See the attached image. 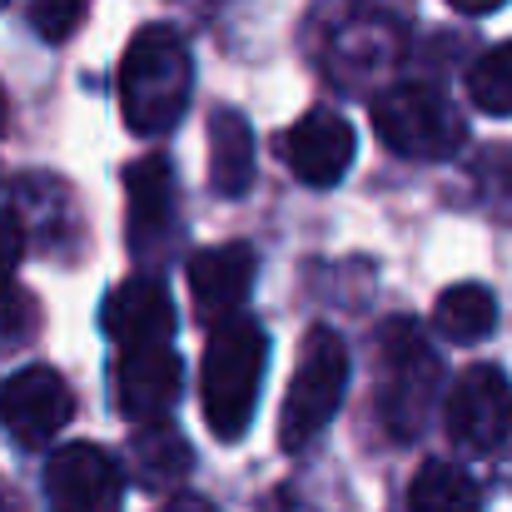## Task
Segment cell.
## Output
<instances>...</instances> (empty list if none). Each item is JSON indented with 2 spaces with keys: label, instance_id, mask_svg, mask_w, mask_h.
<instances>
[{
  "label": "cell",
  "instance_id": "d6986e66",
  "mask_svg": "<svg viewBox=\"0 0 512 512\" xmlns=\"http://www.w3.org/2000/svg\"><path fill=\"white\" fill-rule=\"evenodd\" d=\"M80 20H85V0H30V30L50 45L70 40Z\"/></svg>",
  "mask_w": 512,
  "mask_h": 512
},
{
  "label": "cell",
  "instance_id": "e0dca14e",
  "mask_svg": "<svg viewBox=\"0 0 512 512\" xmlns=\"http://www.w3.org/2000/svg\"><path fill=\"white\" fill-rule=\"evenodd\" d=\"M189 443L174 433L170 423H155V428H140L135 433V478L145 488H174L184 473H189Z\"/></svg>",
  "mask_w": 512,
  "mask_h": 512
},
{
  "label": "cell",
  "instance_id": "ac0fdd59",
  "mask_svg": "<svg viewBox=\"0 0 512 512\" xmlns=\"http://www.w3.org/2000/svg\"><path fill=\"white\" fill-rule=\"evenodd\" d=\"M468 100L483 115H512V40L483 50L468 70Z\"/></svg>",
  "mask_w": 512,
  "mask_h": 512
},
{
  "label": "cell",
  "instance_id": "ffe728a7",
  "mask_svg": "<svg viewBox=\"0 0 512 512\" xmlns=\"http://www.w3.org/2000/svg\"><path fill=\"white\" fill-rule=\"evenodd\" d=\"M25 254V229H20V214L15 209H0V289L10 284L15 264Z\"/></svg>",
  "mask_w": 512,
  "mask_h": 512
},
{
  "label": "cell",
  "instance_id": "d4e9b609",
  "mask_svg": "<svg viewBox=\"0 0 512 512\" xmlns=\"http://www.w3.org/2000/svg\"><path fill=\"white\" fill-rule=\"evenodd\" d=\"M0 5H5V0H0Z\"/></svg>",
  "mask_w": 512,
  "mask_h": 512
},
{
  "label": "cell",
  "instance_id": "6da1fadb",
  "mask_svg": "<svg viewBox=\"0 0 512 512\" xmlns=\"http://www.w3.org/2000/svg\"><path fill=\"white\" fill-rule=\"evenodd\" d=\"M189 45L174 25H145L130 35L125 60H120V115L130 135H170L189 110Z\"/></svg>",
  "mask_w": 512,
  "mask_h": 512
},
{
  "label": "cell",
  "instance_id": "603a6c76",
  "mask_svg": "<svg viewBox=\"0 0 512 512\" xmlns=\"http://www.w3.org/2000/svg\"><path fill=\"white\" fill-rule=\"evenodd\" d=\"M0 512H20V508H15V503H5V498H0Z\"/></svg>",
  "mask_w": 512,
  "mask_h": 512
},
{
  "label": "cell",
  "instance_id": "5b68a950",
  "mask_svg": "<svg viewBox=\"0 0 512 512\" xmlns=\"http://www.w3.org/2000/svg\"><path fill=\"white\" fill-rule=\"evenodd\" d=\"M378 140L403 160H448L463 145V115L433 85H393L373 100Z\"/></svg>",
  "mask_w": 512,
  "mask_h": 512
},
{
  "label": "cell",
  "instance_id": "8992f818",
  "mask_svg": "<svg viewBox=\"0 0 512 512\" xmlns=\"http://www.w3.org/2000/svg\"><path fill=\"white\" fill-rule=\"evenodd\" d=\"M443 428L468 453H493L512 438V378L493 363H473L443 398Z\"/></svg>",
  "mask_w": 512,
  "mask_h": 512
},
{
  "label": "cell",
  "instance_id": "8fae6325",
  "mask_svg": "<svg viewBox=\"0 0 512 512\" xmlns=\"http://www.w3.org/2000/svg\"><path fill=\"white\" fill-rule=\"evenodd\" d=\"M179 383H184V368H179V353L174 343L160 348H125L115 358V403L130 423L140 428H155L165 423L179 398Z\"/></svg>",
  "mask_w": 512,
  "mask_h": 512
},
{
  "label": "cell",
  "instance_id": "4fadbf2b",
  "mask_svg": "<svg viewBox=\"0 0 512 512\" xmlns=\"http://www.w3.org/2000/svg\"><path fill=\"white\" fill-rule=\"evenodd\" d=\"M125 189H130V219H125V239L135 254L155 259L165 254V244L174 239V174L170 160L145 155L125 170Z\"/></svg>",
  "mask_w": 512,
  "mask_h": 512
},
{
  "label": "cell",
  "instance_id": "5bb4252c",
  "mask_svg": "<svg viewBox=\"0 0 512 512\" xmlns=\"http://www.w3.org/2000/svg\"><path fill=\"white\" fill-rule=\"evenodd\" d=\"M209 184L224 199H239L254 184V130L229 105L209 115Z\"/></svg>",
  "mask_w": 512,
  "mask_h": 512
},
{
  "label": "cell",
  "instance_id": "44dd1931",
  "mask_svg": "<svg viewBox=\"0 0 512 512\" xmlns=\"http://www.w3.org/2000/svg\"><path fill=\"white\" fill-rule=\"evenodd\" d=\"M453 10H463V15H493L503 0H448Z\"/></svg>",
  "mask_w": 512,
  "mask_h": 512
},
{
  "label": "cell",
  "instance_id": "7a4b0ae2",
  "mask_svg": "<svg viewBox=\"0 0 512 512\" xmlns=\"http://www.w3.org/2000/svg\"><path fill=\"white\" fill-rule=\"evenodd\" d=\"M264 368H269V334L254 319H234L209 334L204 368H199V403H204V423L214 438L239 443L249 433Z\"/></svg>",
  "mask_w": 512,
  "mask_h": 512
},
{
  "label": "cell",
  "instance_id": "ba28073f",
  "mask_svg": "<svg viewBox=\"0 0 512 512\" xmlns=\"http://www.w3.org/2000/svg\"><path fill=\"white\" fill-rule=\"evenodd\" d=\"M75 418V393L50 363H30L0 383V423L20 448H45Z\"/></svg>",
  "mask_w": 512,
  "mask_h": 512
},
{
  "label": "cell",
  "instance_id": "cb8c5ba5",
  "mask_svg": "<svg viewBox=\"0 0 512 512\" xmlns=\"http://www.w3.org/2000/svg\"><path fill=\"white\" fill-rule=\"evenodd\" d=\"M0 125H5V100H0Z\"/></svg>",
  "mask_w": 512,
  "mask_h": 512
},
{
  "label": "cell",
  "instance_id": "52a82bcc",
  "mask_svg": "<svg viewBox=\"0 0 512 512\" xmlns=\"http://www.w3.org/2000/svg\"><path fill=\"white\" fill-rule=\"evenodd\" d=\"M50 512H120L125 473L100 443H65L45 463Z\"/></svg>",
  "mask_w": 512,
  "mask_h": 512
},
{
  "label": "cell",
  "instance_id": "9a60e30c",
  "mask_svg": "<svg viewBox=\"0 0 512 512\" xmlns=\"http://www.w3.org/2000/svg\"><path fill=\"white\" fill-rule=\"evenodd\" d=\"M433 329L448 343H478L498 329V299L483 284H453L433 304Z\"/></svg>",
  "mask_w": 512,
  "mask_h": 512
},
{
  "label": "cell",
  "instance_id": "2e32d148",
  "mask_svg": "<svg viewBox=\"0 0 512 512\" xmlns=\"http://www.w3.org/2000/svg\"><path fill=\"white\" fill-rule=\"evenodd\" d=\"M408 512H483V493L463 468L433 458L408 483Z\"/></svg>",
  "mask_w": 512,
  "mask_h": 512
},
{
  "label": "cell",
  "instance_id": "7c38bea8",
  "mask_svg": "<svg viewBox=\"0 0 512 512\" xmlns=\"http://www.w3.org/2000/svg\"><path fill=\"white\" fill-rule=\"evenodd\" d=\"M100 324L120 353L125 348H160V343L174 339V304L155 274H135V279L110 289Z\"/></svg>",
  "mask_w": 512,
  "mask_h": 512
},
{
  "label": "cell",
  "instance_id": "9c48e42d",
  "mask_svg": "<svg viewBox=\"0 0 512 512\" xmlns=\"http://www.w3.org/2000/svg\"><path fill=\"white\" fill-rule=\"evenodd\" d=\"M279 155H284V165L294 170L299 184L334 189L348 174L353 155H358V135H353V125L343 120L339 110H309V115H299L284 130Z\"/></svg>",
  "mask_w": 512,
  "mask_h": 512
},
{
  "label": "cell",
  "instance_id": "277c9868",
  "mask_svg": "<svg viewBox=\"0 0 512 512\" xmlns=\"http://www.w3.org/2000/svg\"><path fill=\"white\" fill-rule=\"evenodd\" d=\"M343 388H348V348L334 329H309L299 343V363H294V383L284 393V413H279V443L289 453H304L339 413Z\"/></svg>",
  "mask_w": 512,
  "mask_h": 512
},
{
  "label": "cell",
  "instance_id": "7402d4cb",
  "mask_svg": "<svg viewBox=\"0 0 512 512\" xmlns=\"http://www.w3.org/2000/svg\"><path fill=\"white\" fill-rule=\"evenodd\" d=\"M165 512H214V508H209V503H199V498H174Z\"/></svg>",
  "mask_w": 512,
  "mask_h": 512
},
{
  "label": "cell",
  "instance_id": "30bf717a",
  "mask_svg": "<svg viewBox=\"0 0 512 512\" xmlns=\"http://www.w3.org/2000/svg\"><path fill=\"white\" fill-rule=\"evenodd\" d=\"M189 294H194V314L204 329H224L239 319L249 289H254V274H259V259L249 244H214V249H199L189 259Z\"/></svg>",
  "mask_w": 512,
  "mask_h": 512
},
{
  "label": "cell",
  "instance_id": "3957f363",
  "mask_svg": "<svg viewBox=\"0 0 512 512\" xmlns=\"http://www.w3.org/2000/svg\"><path fill=\"white\" fill-rule=\"evenodd\" d=\"M438 393H443L438 353L423 343L413 319H388L383 339H378V418H383V428L398 443L418 438Z\"/></svg>",
  "mask_w": 512,
  "mask_h": 512
}]
</instances>
